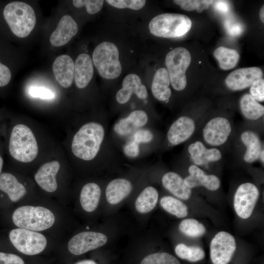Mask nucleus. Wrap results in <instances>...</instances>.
<instances>
[{"instance_id": "obj_1", "label": "nucleus", "mask_w": 264, "mask_h": 264, "mask_svg": "<svg viewBox=\"0 0 264 264\" xmlns=\"http://www.w3.org/2000/svg\"><path fill=\"white\" fill-rule=\"evenodd\" d=\"M104 136L105 130L100 123L90 122L84 124L72 138V154L83 160L93 159L99 151Z\"/></svg>"}, {"instance_id": "obj_21", "label": "nucleus", "mask_w": 264, "mask_h": 264, "mask_svg": "<svg viewBox=\"0 0 264 264\" xmlns=\"http://www.w3.org/2000/svg\"><path fill=\"white\" fill-rule=\"evenodd\" d=\"M148 120L147 114L144 111L134 110L128 117L119 120L114 125V130L118 134L126 136L144 126Z\"/></svg>"}, {"instance_id": "obj_29", "label": "nucleus", "mask_w": 264, "mask_h": 264, "mask_svg": "<svg viewBox=\"0 0 264 264\" xmlns=\"http://www.w3.org/2000/svg\"><path fill=\"white\" fill-rule=\"evenodd\" d=\"M240 108L243 116L250 120H257L264 113V107L250 94H245L240 99Z\"/></svg>"}, {"instance_id": "obj_31", "label": "nucleus", "mask_w": 264, "mask_h": 264, "mask_svg": "<svg viewBox=\"0 0 264 264\" xmlns=\"http://www.w3.org/2000/svg\"><path fill=\"white\" fill-rule=\"evenodd\" d=\"M160 203L165 211L177 218H184L188 215L187 206L174 198L164 197L161 198Z\"/></svg>"}, {"instance_id": "obj_35", "label": "nucleus", "mask_w": 264, "mask_h": 264, "mask_svg": "<svg viewBox=\"0 0 264 264\" xmlns=\"http://www.w3.org/2000/svg\"><path fill=\"white\" fill-rule=\"evenodd\" d=\"M173 1L184 10L190 11L196 9L198 12L201 13L203 10L208 8L214 0H175Z\"/></svg>"}, {"instance_id": "obj_23", "label": "nucleus", "mask_w": 264, "mask_h": 264, "mask_svg": "<svg viewBox=\"0 0 264 264\" xmlns=\"http://www.w3.org/2000/svg\"><path fill=\"white\" fill-rule=\"evenodd\" d=\"M131 182L124 178H116L107 185L106 195L108 202L110 204H116L123 200L132 192Z\"/></svg>"}, {"instance_id": "obj_28", "label": "nucleus", "mask_w": 264, "mask_h": 264, "mask_svg": "<svg viewBox=\"0 0 264 264\" xmlns=\"http://www.w3.org/2000/svg\"><path fill=\"white\" fill-rule=\"evenodd\" d=\"M158 198L156 189L152 186L145 188L137 198L135 206L140 213H147L152 211L155 206Z\"/></svg>"}, {"instance_id": "obj_20", "label": "nucleus", "mask_w": 264, "mask_h": 264, "mask_svg": "<svg viewBox=\"0 0 264 264\" xmlns=\"http://www.w3.org/2000/svg\"><path fill=\"white\" fill-rule=\"evenodd\" d=\"M190 175L184 179L185 184L190 188L203 186L209 190L215 191L220 186V180L215 175H207L198 166L193 165L189 168Z\"/></svg>"}, {"instance_id": "obj_16", "label": "nucleus", "mask_w": 264, "mask_h": 264, "mask_svg": "<svg viewBox=\"0 0 264 264\" xmlns=\"http://www.w3.org/2000/svg\"><path fill=\"white\" fill-rule=\"evenodd\" d=\"M78 26L69 15L62 17L57 28L51 34L49 41L54 46H60L68 43L78 32Z\"/></svg>"}, {"instance_id": "obj_14", "label": "nucleus", "mask_w": 264, "mask_h": 264, "mask_svg": "<svg viewBox=\"0 0 264 264\" xmlns=\"http://www.w3.org/2000/svg\"><path fill=\"white\" fill-rule=\"evenodd\" d=\"M61 165L57 160H52L43 164L35 174L34 179L38 185L48 193L55 192L58 188L56 176Z\"/></svg>"}, {"instance_id": "obj_24", "label": "nucleus", "mask_w": 264, "mask_h": 264, "mask_svg": "<svg viewBox=\"0 0 264 264\" xmlns=\"http://www.w3.org/2000/svg\"><path fill=\"white\" fill-rule=\"evenodd\" d=\"M163 186L177 197L186 200L191 195V189L185 183L184 179L174 172L166 173L162 177Z\"/></svg>"}, {"instance_id": "obj_25", "label": "nucleus", "mask_w": 264, "mask_h": 264, "mask_svg": "<svg viewBox=\"0 0 264 264\" xmlns=\"http://www.w3.org/2000/svg\"><path fill=\"white\" fill-rule=\"evenodd\" d=\"M167 69L160 68L155 73L151 87L153 94L158 100L165 101L170 97L172 91Z\"/></svg>"}, {"instance_id": "obj_41", "label": "nucleus", "mask_w": 264, "mask_h": 264, "mask_svg": "<svg viewBox=\"0 0 264 264\" xmlns=\"http://www.w3.org/2000/svg\"><path fill=\"white\" fill-rule=\"evenodd\" d=\"M29 93L31 96L44 99H51L54 97V94L50 89L43 87H32Z\"/></svg>"}, {"instance_id": "obj_49", "label": "nucleus", "mask_w": 264, "mask_h": 264, "mask_svg": "<svg viewBox=\"0 0 264 264\" xmlns=\"http://www.w3.org/2000/svg\"><path fill=\"white\" fill-rule=\"evenodd\" d=\"M259 15H260L261 21L264 23V5H263L261 8Z\"/></svg>"}, {"instance_id": "obj_19", "label": "nucleus", "mask_w": 264, "mask_h": 264, "mask_svg": "<svg viewBox=\"0 0 264 264\" xmlns=\"http://www.w3.org/2000/svg\"><path fill=\"white\" fill-rule=\"evenodd\" d=\"M93 66L90 56L86 53L80 54L74 63V80L79 88H86L93 75Z\"/></svg>"}, {"instance_id": "obj_17", "label": "nucleus", "mask_w": 264, "mask_h": 264, "mask_svg": "<svg viewBox=\"0 0 264 264\" xmlns=\"http://www.w3.org/2000/svg\"><path fill=\"white\" fill-rule=\"evenodd\" d=\"M74 69L73 60L66 54L57 57L52 65V70L55 79L64 88H68L72 84Z\"/></svg>"}, {"instance_id": "obj_46", "label": "nucleus", "mask_w": 264, "mask_h": 264, "mask_svg": "<svg viewBox=\"0 0 264 264\" xmlns=\"http://www.w3.org/2000/svg\"><path fill=\"white\" fill-rule=\"evenodd\" d=\"M221 157V154L219 150L217 148L206 149L204 155L203 159L204 162L217 161Z\"/></svg>"}, {"instance_id": "obj_43", "label": "nucleus", "mask_w": 264, "mask_h": 264, "mask_svg": "<svg viewBox=\"0 0 264 264\" xmlns=\"http://www.w3.org/2000/svg\"><path fill=\"white\" fill-rule=\"evenodd\" d=\"M0 264H25L17 255L0 251Z\"/></svg>"}, {"instance_id": "obj_4", "label": "nucleus", "mask_w": 264, "mask_h": 264, "mask_svg": "<svg viewBox=\"0 0 264 264\" xmlns=\"http://www.w3.org/2000/svg\"><path fill=\"white\" fill-rule=\"evenodd\" d=\"M3 14L11 30L18 37L28 36L35 26L36 17L34 11L25 2L9 3L5 6Z\"/></svg>"}, {"instance_id": "obj_7", "label": "nucleus", "mask_w": 264, "mask_h": 264, "mask_svg": "<svg viewBox=\"0 0 264 264\" xmlns=\"http://www.w3.org/2000/svg\"><path fill=\"white\" fill-rule=\"evenodd\" d=\"M191 62V56L185 48L178 47L169 52L165 58L170 83L178 91L184 89L187 85L186 71Z\"/></svg>"}, {"instance_id": "obj_34", "label": "nucleus", "mask_w": 264, "mask_h": 264, "mask_svg": "<svg viewBox=\"0 0 264 264\" xmlns=\"http://www.w3.org/2000/svg\"><path fill=\"white\" fill-rule=\"evenodd\" d=\"M140 264H180L174 256L165 252L149 255L143 258Z\"/></svg>"}, {"instance_id": "obj_3", "label": "nucleus", "mask_w": 264, "mask_h": 264, "mask_svg": "<svg viewBox=\"0 0 264 264\" xmlns=\"http://www.w3.org/2000/svg\"><path fill=\"white\" fill-rule=\"evenodd\" d=\"M12 220L18 228L38 232L51 227L55 218L52 212L46 207L24 205L14 210Z\"/></svg>"}, {"instance_id": "obj_22", "label": "nucleus", "mask_w": 264, "mask_h": 264, "mask_svg": "<svg viewBox=\"0 0 264 264\" xmlns=\"http://www.w3.org/2000/svg\"><path fill=\"white\" fill-rule=\"evenodd\" d=\"M0 190L5 193L12 202L19 201L26 193L25 186L13 175L8 173L0 175Z\"/></svg>"}, {"instance_id": "obj_51", "label": "nucleus", "mask_w": 264, "mask_h": 264, "mask_svg": "<svg viewBox=\"0 0 264 264\" xmlns=\"http://www.w3.org/2000/svg\"><path fill=\"white\" fill-rule=\"evenodd\" d=\"M3 159L0 155V175H1V170L2 168V165H3Z\"/></svg>"}, {"instance_id": "obj_33", "label": "nucleus", "mask_w": 264, "mask_h": 264, "mask_svg": "<svg viewBox=\"0 0 264 264\" xmlns=\"http://www.w3.org/2000/svg\"><path fill=\"white\" fill-rule=\"evenodd\" d=\"M179 229L185 235L191 237H198L206 232L204 226L193 219H187L181 221Z\"/></svg>"}, {"instance_id": "obj_18", "label": "nucleus", "mask_w": 264, "mask_h": 264, "mask_svg": "<svg viewBox=\"0 0 264 264\" xmlns=\"http://www.w3.org/2000/svg\"><path fill=\"white\" fill-rule=\"evenodd\" d=\"M195 130L194 120L187 116H181L171 126L167 132L168 140L174 145L179 144L188 139Z\"/></svg>"}, {"instance_id": "obj_30", "label": "nucleus", "mask_w": 264, "mask_h": 264, "mask_svg": "<svg viewBox=\"0 0 264 264\" xmlns=\"http://www.w3.org/2000/svg\"><path fill=\"white\" fill-rule=\"evenodd\" d=\"M215 58L218 61L220 67L223 70H229L238 63L240 55L235 49L220 46L214 52Z\"/></svg>"}, {"instance_id": "obj_6", "label": "nucleus", "mask_w": 264, "mask_h": 264, "mask_svg": "<svg viewBox=\"0 0 264 264\" xmlns=\"http://www.w3.org/2000/svg\"><path fill=\"white\" fill-rule=\"evenodd\" d=\"M92 62L100 75L106 79H114L121 73L118 49L111 42H102L95 47Z\"/></svg>"}, {"instance_id": "obj_36", "label": "nucleus", "mask_w": 264, "mask_h": 264, "mask_svg": "<svg viewBox=\"0 0 264 264\" xmlns=\"http://www.w3.org/2000/svg\"><path fill=\"white\" fill-rule=\"evenodd\" d=\"M206 149V148L200 141H197L189 146L188 152L192 160L196 164L200 165L205 163L203 155Z\"/></svg>"}, {"instance_id": "obj_37", "label": "nucleus", "mask_w": 264, "mask_h": 264, "mask_svg": "<svg viewBox=\"0 0 264 264\" xmlns=\"http://www.w3.org/2000/svg\"><path fill=\"white\" fill-rule=\"evenodd\" d=\"M106 1L117 8H128L134 10L141 9L146 3V0H107Z\"/></svg>"}, {"instance_id": "obj_2", "label": "nucleus", "mask_w": 264, "mask_h": 264, "mask_svg": "<svg viewBox=\"0 0 264 264\" xmlns=\"http://www.w3.org/2000/svg\"><path fill=\"white\" fill-rule=\"evenodd\" d=\"M11 156L22 163H30L37 157L38 144L31 129L26 125L19 124L12 129L9 142Z\"/></svg>"}, {"instance_id": "obj_38", "label": "nucleus", "mask_w": 264, "mask_h": 264, "mask_svg": "<svg viewBox=\"0 0 264 264\" xmlns=\"http://www.w3.org/2000/svg\"><path fill=\"white\" fill-rule=\"evenodd\" d=\"M104 1L103 0H74L73 4L77 8L85 6L87 12L95 14L102 9Z\"/></svg>"}, {"instance_id": "obj_12", "label": "nucleus", "mask_w": 264, "mask_h": 264, "mask_svg": "<svg viewBox=\"0 0 264 264\" xmlns=\"http://www.w3.org/2000/svg\"><path fill=\"white\" fill-rule=\"evenodd\" d=\"M231 132L229 121L225 118L217 117L206 124L203 130V136L208 144L219 146L227 141Z\"/></svg>"}, {"instance_id": "obj_5", "label": "nucleus", "mask_w": 264, "mask_h": 264, "mask_svg": "<svg viewBox=\"0 0 264 264\" xmlns=\"http://www.w3.org/2000/svg\"><path fill=\"white\" fill-rule=\"evenodd\" d=\"M192 27V21L187 16L175 13L159 14L152 19L149 25L150 32L161 38L181 37Z\"/></svg>"}, {"instance_id": "obj_15", "label": "nucleus", "mask_w": 264, "mask_h": 264, "mask_svg": "<svg viewBox=\"0 0 264 264\" xmlns=\"http://www.w3.org/2000/svg\"><path fill=\"white\" fill-rule=\"evenodd\" d=\"M133 93L141 99H146L148 95L147 88L141 83L140 77L135 74L131 73L124 78L122 88L116 93V100L119 104H125Z\"/></svg>"}, {"instance_id": "obj_42", "label": "nucleus", "mask_w": 264, "mask_h": 264, "mask_svg": "<svg viewBox=\"0 0 264 264\" xmlns=\"http://www.w3.org/2000/svg\"><path fill=\"white\" fill-rule=\"evenodd\" d=\"M153 138V133L146 129H140L137 131L133 136V140L139 144L150 142Z\"/></svg>"}, {"instance_id": "obj_40", "label": "nucleus", "mask_w": 264, "mask_h": 264, "mask_svg": "<svg viewBox=\"0 0 264 264\" xmlns=\"http://www.w3.org/2000/svg\"><path fill=\"white\" fill-rule=\"evenodd\" d=\"M224 27L227 33L233 37L239 36L243 32L241 23L233 19H226L224 22Z\"/></svg>"}, {"instance_id": "obj_26", "label": "nucleus", "mask_w": 264, "mask_h": 264, "mask_svg": "<svg viewBox=\"0 0 264 264\" xmlns=\"http://www.w3.org/2000/svg\"><path fill=\"white\" fill-rule=\"evenodd\" d=\"M101 196V189L98 184L90 182L85 184L80 195V202L86 212H91L97 207Z\"/></svg>"}, {"instance_id": "obj_47", "label": "nucleus", "mask_w": 264, "mask_h": 264, "mask_svg": "<svg viewBox=\"0 0 264 264\" xmlns=\"http://www.w3.org/2000/svg\"><path fill=\"white\" fill-rule=\"evenodd\" d=\"M214 7L215 9L220 14H227L229 10L230 7L227 1L214 0Z\"/></svg>"}, {"instance_id": "obj_8", "label": "nucleus", "mask_w": 264, "mask_h": 264, "mask_svg": "<svg viewBox=\"0 0 264 264\" xmlns=\"http://www.w3.org/2000/svg\"><path fill=\"white\" fill-rule=\"evenodd\" d=\"M9 238L17 250L27 255H35L42 252L47 245L46 238L43 234L21 228L11 230Z\"/></svg>"}, {"instance_id": "obj_39", "label": "nucleus", "mask_w": 264, "mask_h": 264, "mask_svg": "<svg viewBox=\"0 0 264 264\" xmlns=\"http://www.w3.org/2000/svg\"><path fill=\"white\" fill-rule=\"evenodd\" d=\"M250 95L257 101L264 100V80L263 78L255 81L250 86Z\"/></svg>"}, {"instance_id": "obj_9", "label": "nucleus", "mask_w": 264, "mask_h": 264, "mask_svg": "<svg viewBox=\"0 0 264 264\" xmlns=\"http://www.w3.org/2000/svg\"><path fill=\"white\" fill-rule=\"evenodd\" d=\"M259 197V190L253 183L247 182L240 185L234 198V207L238 216L243 219L248 218L253 212Z\"/></svg>"}, {"instance_id": "obj_13", "label": "nucleus", "mask_w": 264, "mask_h": 264, "mask_svg": "<svg viewBox=\"0 0 264 264\" xmlns=\"http://www.w3.org/2000/svg\"><path fill=\"white\" fill-rule=\"evenodd\" d=\"M263 75L259 67L241 68L231 72L225 79V84L232 90H240L251 86L255 81L262 78Z\"/></svg>"}, {"instance_id": "obj_11", "label": "nucleus", "mask_w": 264, "mask_h": 264, "mask_svg": "<svg viewBox=\"0 0 264 264\" xmlns=\"http://www.w3.org/2000/svg\"><path fill=\"white\" fill-rule=\"evenodd\" d=\"M107 241V237L102 233L84 231L69 241L67 248L71 254L80 255L104 245Z\"/></svg>"}, {"instance_id": "obj_50", "label": "nucleus", "mask_w": 264, "mask_h": 264, "mask_svg": "<svg viewBox=\"0 0 264 264\" xmlns=\"http://www.w3.org/2000/svg\"><path fill=\"white\" fill-rule=\"evenodd\" d=\"M264 150H262V151L261 152V153H260V156H259V158H260L262 162L263 163L264 162Z\"/></svg>"}, {"instance_id": "obj_45", "label": "nucleus", "mask_w": 264, "mask_h": 264, "mask_svg": "<svg viewBox=\"0 0 264 264\" xmlns=\"http://www.w3.org/2000/svg\"><path fill=\"white\" fill-rule=\"evenodd\" d=\"M11 79V73L9 68L0 62V87L7 85Z\"/></svg>"}, {"instance_id": "obj_10", "label": "nucleus", "mask_w": 264, "mask_h": 264, "mask_svg": "<svg viewBox=\"0 0 264 264\" xmlns=\"http://www.w3.org/2000/svg\"><path fill=\"white\" fill-rule=\"evenodd\" d=\"M236 248L234 237L230 233L221 231L213 238L210 243V257L214 264H227Z\"/></svg>"}, {"instance_id": "obj_44", "label": "nucleus", "mask_w": 264, "mask_h": 264, "mask_svg": "<svg viewBox=\"0 0 264 264\" xmlns=\"http://www.w3.org/2000/svg\"><path fill=\"white\" fill-rule=\"evenodd\" d=\"M125 154L130 157H135L139 154V144L133 140L130 141L124 146Z\"/></svg>"}, {"instance_id": "obj_48", "label": "nucleus", "mask_w": 264, "mask_h": 264, "mask_svg": "<svg viewBox=\"0 0 264 264\" xmlns=\"http://www.w3.org/2000/svg\"><path fill=\"white\" fill-rule=\"evenodd\" d=\"M75 264H97L95 262L91 260H85L79 261Z\"/></svg>"}, {"instance_id": "obj_32", "label": "nucleus", "mask_w": 264, "mask_h": 264, "mask_svg": "<svg viewBox=\"0 0 264 264\" xmlns=\"http://www.w3.org/2000/svg\"><path fill=\"white\" fill-rule=\"evenodd\" d=\"M175 252L181 259L190 262L201 260L205 256L203 250L200 247L188 246L183 243H180L176 247Z\"/></svg>"}, {"instance_id": "obj_27", "label": "nucleus", "mask_w": 264, "mask_h": 264, "mask_svg": "<svg viewBox=\"0 0 264 264\" xmlns=\"http://www.w3.org/2000/svg\"><path fill=\"white\" fill-rule=\"evenodd\" d=\"M241 140L246 147L244 160L248 163L253 162L259 158L262 151V144L258 136L252 131L242 133Z\"/></svg>"}]
</instances>
